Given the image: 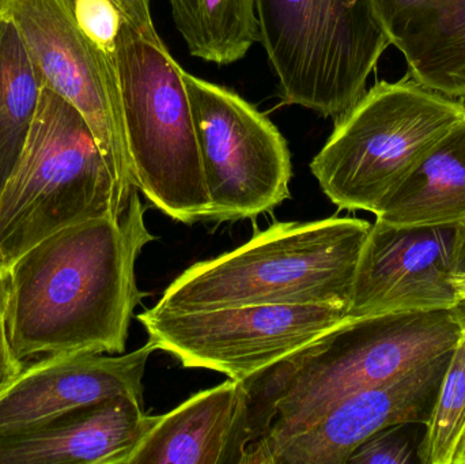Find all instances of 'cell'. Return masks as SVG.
Masks as SVG:
<instances>
[{
    "mask_svg": "<svg viewBox=\"0 0 465 464\" xmlns=\"http://www.w3.org/2000/svg\"><path fill=\"white\" fill-rule=\"evenodd\" d=\"M155 236L138 191L120 217L68 226L16 259L5 275V321L15 359L123 354L134 311L147 293L136 261Z\"/></svg>",
    "mask_w": 465,
    "mask_h": 464,
    "instance_id": "6da1fadb",
    "label": "cell"
},
{
    "mask_svg": "<svg viewBox=\"0 0 465 464\" xmlns=\"http://www.w3.org/2000/svg\"><path fill=\"white\" fill-rule=\"evenodd\" d=\"M460 331L459 307L347 319L241 381L242 408L231 464L306 429L350 395L450 353Z\"/></svg>",
    "mask_w": 465,
    "mask_h": 464,
    "instance_id": "7a4b0ae2",
    "label": "cell"
},
{
    "mask_svg": "<svg viewBox=\"0 0 465 464\" xmlns=\"http://www.w3.org/2000/svg\"><path fill=\"white\" fill-rule=\"evenodd\" d=\"M371 226L352 217L273 223L231 252L185 270L153 310L198 312L308 304L349 310Z\"/></svg>",
    "mask_w": 465,
    "mask_h": 464,
    "instance_id": "3957f363",
    "label": "cell"
},
{
    "mask_svg": "<svg viewBox=\"0 0 465 464\" xmlns=\"http://www.w3.org/2000/svg\"><path fill=\"white\" fill-rule=\"evenodd\" d=\"M135 191L84 114L43 86L24 152L0 195V271L62 229L120 217Z\"/></svg>",
    "mask_w": 465,
    "mask_h": 464,
    "instance_id": "277c9868",
    "label": "cell"
},
{
    "mask_svg": "<svg viewBox=\"0 0 465 464\" xmlns=\"http://www.w3.org/2000/svg\"><path fill=\"white\" fill-rule=\"evenodd\" d=\"M114 64L136 190L177 222L207 220L210 198L184 70L154 24L139 26L124 16Z\"/></svg>",
    "mask_w": 465,
    "mask_h": 464,
    "instance_id": "5b68a950",
    "label": "cell"
},
{
    "mask_svg": "<svg viewBox=\"0 0 465 464\" xmlns=\"http://www.w3.org/2000/svg\"><path fill=\"white\" fill-rule=\"evenodd\" d=\"M335 119L312 173L339 209L376 214L429 150L465 120V104L407 73L377 82Z\"/></svg>",
    "mask_w": 465,
    "mask_h": 464,
    "instance_id": "8992f818",
    "label": "cell"
},
{
    "mask_svg": "<svg viewBox=\"0 0 465 464\" xmlns=\"http://www.w3.org/2000/svg\"><path fill=\"white\" fill-rule=\"evenodd\" d=\"M286 105L338 117L365 93L391 45L371 0H254Z\"/></svg>",
    "mask_w": 465,
    "mask_h": 464,
    "instance_id": "52a82bcc",
    "label": "cell"
},
{
    "mask_svg": "<svg viewBox=\"0 0 465 464\" xmlns=\"http://www.w3.org/2000/svg\"><path fill=\"white\" fill-rule=\"evenodd\" d=\"M210 198L207 220H248L290 198L292 155L275 124L228 87L183 73Z\"/></svg>",
    "mask_w": 465,
    "mask_h": 464,
    "instance_id": "ba28073f",
    "label": "cell"
},
{
    "mask_svg": "<svg viewBox=\"0 0 465 464\" xmlns=\"http://www.w3.org/2000/svg\"><path fill=\"white\" fill-rule=\"evenodd\" d=\"M155 350L188 370H207L243 381L300 350L347 321L336 305H245L198 312L136 316Z\"/></svg>",
    "mask_w": 465,
    "mask_h": 464,
    "instance_id": "9c48e42d",
    "label": "cell"
},
{
    "mask_svg": "<svg viewBox=\"0 0 465 464\" xmlns=\"http://www.w3.org/2000/svg\"><path fill=\"white\" fill-rule=\"evenodd\" d=\"M3 15L15 25L43 86L84 114L109 160L134 180L114 56L82 29L68 0H5Z\"/></svg>",
    "mask_w": 465,
    "mask_h": 464,
    "instance_id": "30bf717a",
    "label": "cell"
},
{
    "mask_svg": "<svg viewBox=\"0 0 465 464\" xmlns=\"http://www.w3.org/2000/svg\"><path fill=\"white\" fill-rule=\"evenodd\" d=\"M456 226L406 228L371 223L352 283L347 319L455 310Z\"/></svg>",
    "mask_w": 465,
    "mask_h": 464,
    "instance_id": "8fae6325",
    "label": "cell"
},
{
    "mask_svg": "<svg viewBox=\"0 0 465 464\" xmlns=\"http://www.w3.org/2000/svg\"><path fill=\"white\" fill-rule=\"evenodd\" d=\"M450 353L350 395L306 429L246 452L241 464H347L363 441L385 428L428 425Z\"/></svg>",
    "mask_w": 465,
    "mask_h": 464,
    "instance_id": "7c38bea8",
    "label": "cell"
},
{
    "mask_svg": "<svg viewBox=\"0 0 465 464\" xmlns=\"http://www.w3.org/2000/svg\"><path fill=\"white\" fill-rule=\"evenodd\" d=\"M153 351L154 345L147 342L123 356L78 353L37 360L0 395V432L122 395L143 402V378Z\"/></svg>",
    "mask_w": 465,
    "mask_h": 464,
    "instance_id": "4fadbf2b",
    "label": "cell"
},
{
    "mask_svg": "<svg viewBox=\"0 0 465 464\" xmlns=\"http://www.w3.org/2000/svg\"><path fill=\"white\" fill-rule=\"evenodd\" d=\"M158 416L128 395L0 432V464H128Z\"/></svg>",
    "mask_w": 465,
    "mask_h": 464,
    "instance_id": "5bb4252c",
    "label": "cell"
},
{
    "mask_svg": "<svg viewBox=\"0 0 465 464\" xmlns=\"http://www.w3.org/2000/svg\"><path fill=\"white\" fill-rule=\"evenodd\" d=\"M242 400L232 379L198 392L158 416L128 464H229Z\"/></svg>",
    "mask_w": 465,
    "mask_h": 464,
    "instance_id": "9a60e30c",
    "label": "cell"
},
{
    "mask_svg": "<svg viewBox=\"0 0 465 464\" xmlns=\"http://www.w3.org/2000/svg\"><path fill=\"white\" fill-rule=\"evenodd\" d=\"M374 215L406 228L456 226L465 221V120L429 150Z\"/></svg>",
    "mask_w": 465,
    "mask_h": 464,
    "instance_id": "2e32d148",
    "label": "cell"
},
{
    "mask_svg": "<svg viewBox=\"0 0 465 464\" xmlns=\"http://www.w3.org/2000/svg\"><path fill=\"white\" fill-rule=\"evenodd\" d=\"M407 73L429 89L465 100V0H437L392 44Z\"/></svg>",
    "mask_w": 465,
    "mask_h": 464,
    "instance_id": "e0dca14e",
    "label": "cell"
},
{
    "mask_svg": "<svg viewBox=\"0 0 465 464\" xmlns=\"http://www.w3.org/2000/svg\"><path fill=\"white\" fill-rule=\"evenodd\" d=\"M174 25L191 54L228 65L260 43L254 0H169Z\"/></svg>",
    "mask_w": 465,
    "mask_h": 464,
    "instance_id": "ac0fdd59",
    "label": "cell"
},
{
    "mask_svg": "<svg viewBox=\"0 0 465 464\" xmlns=\"http://www.w3.org/2000/svg\"><path fill=\"white\" fill-rule=\"evenodd\" d=\"M43 82L15 25L0 18V195L30 133Z\"/></svg>",
    "mask_w": 465,
    "mask_h": 464,
    "instance_id": "d6986e66",
    "label": "cell"
},
{
    "mask_svg": "<svg viewBox=\"0 0 465 464\" xmlns=\"http://www.w3.org/2000/svg\"><path fill=\"white\" fill-rule=\"evenodd\" d=\"M461 331L450 353L430 421L420 446V463L455 464L465 439V301L460 302Z\"/></svg>",
    "mask_w": 465,
    "mask_h": 464,
    "instance_id": "ffe728a7",
    "label": "cell"
},
{
    "mask_svg": "<svg viewBox=\"0 0 465 464\" xmlns=\"http://www.w3.org/2000/svg\"><path fill=\"white\" fill-rule=\"evenodd\" d=\"M423 424H398L385 428L363 441L347 464H409L420 462L418 427ZM426 427V425H425Z\"/></svg>",
    "mask_w": 465,
    "mask_h": 464,
    "instance_id": "44dd1931",
    "label": "cell"
},
{
    "mask_svg": "<svg viewBox=\"0 0 465 464\" xmlns=\"http://www.w3.org/2000/svg\"><path fill=\"white\" fill-rule=\"evenodd\" d=\"M82 29L109 54L114 56L123 15L114 0H68Z\"/></svg>",
    "mask_w": 465,
    "mask_h": 464,
    "instance_id": "7402d4cb",
    "label": "cell"
},
{
    "mask_svg": "<svg viewBox=\"0 0 465 464\" xmlns=\"http://www.w3.org/2000/svg\"><path fill=\"white\" fill-rule=\"evenodd\" d=\"M436 2L437 0H371V5L392 45L409 26L410 22Z\"/></svg>",
    "mask_w": 465,
    "mask_h": 464,
    "instance_id": "603a6c76",
    "label": "cell"
},
{
    "mask_svg": "<svg viewBox=\"0 0 465 464\" xmlns=\"http://www.w3.org/2000/svg\"><path fill=\"white\" fill-rule=\"evenodd\" d=\"M5 301H7V288H5V271H0V395L15 381L25 370L14 356L8 341L7 321H5Z\"/></svg>",
    "mask_w": 465,
    "mask_h": 464,
    "instance_id": "cb8c5ba5",
    "label": "cell"
},
{
    "mask_svg": "<svg viewBox=\"0 0 465 464\" xmlns=\"http://www.w3.org/2000/svg\"><path fill=\"white\" fill-rule=\"evenodd\" d=\"M452 282L459 301H465V221L456 225L452 252Z\"/></svg>",
    "mask_w": 465,
    "mask_h": 464,
    "instance_id": "d4e9b609",
    "label": "cell"
},
{
    "mask_svg": "<svg viewBox=\"0 0 465 464\" xmlns=\"http://www.w3.org/2000/svg\"><path fill=\"white\" fill-rule=\"evenodd\" d=\"M150 2L152 0H114L122 15L139 26L153 25Z\"/></svg>",
    "mask_w": 465,
    "mask_h": 464,
    "instance_id": "484cf974",
    "label": "cell"
},
{
    "mask_svg": "<svg viewBox=\"0 0 465 464\" xmlns=\"http://www.w3.org/2000/svg\"><path fill=\"white\" fill-rule=\"evenodd\" d=\"M455 464H465V439L460 449L458 451V455H456Z\"/></svg>",
    "mask_w": 465,
    "mask_h": 464,
    "instance_id": "4316f807",
    "label": "cell"
},
{
    "mask_svg": "<svg viewBox=\"0 0 465 464\" xmlns=\"http://www.w3.org/2000/svg\"><path fill=\"white\" fill-rule=\"evenodd\" d=\"M3 8H5V0H0V18L3 15Z\"/></svg>",
    "mask_w": 465,
    "mask_h": 464,
    "instance_id": "83f0119b",
    "label": "cell"
}]
</instances>
